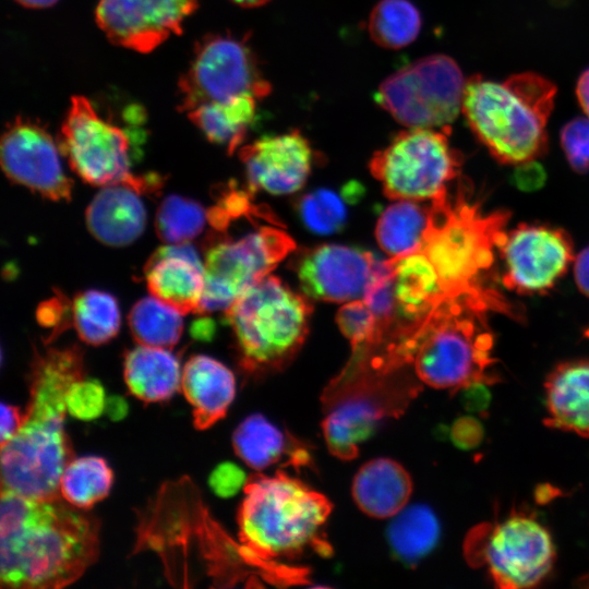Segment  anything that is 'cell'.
Listing matches in <instances>:
<instances>
[{
  "instance_id": "31",
  "label": "cell",
  "mask_w": 589,
  "mask_h": 589,
  "mask_svg": "<svg viewBox=\"0 0 589 589\" xmlns=\"http://www.w3.org/2000/svg\"><path fill=\"white\" fill-rule=\"evenodd\" d=\"M113 472L98 456L72 458L60 477L61 497L71 505L87 509L105 498L112 485Z\"/></svg>"
},
{
  "instance_id": "33",
  "label": "cell",
  "mask_w": 589,
  "mask_h": 589,
  "mask_svg": "<svg viewBox=\"0 0 589 589\" xmlns=\"http://www.w3.org/2000/svg\"><path fill=\"white\" fill-rule=\"evenodd\" d=\"M72 321L82 341L98 346L112 339L120 328V310L116 298L100 290L77 293L72 304Z\"/></svg>"
},
{
  "instance_id": "34",
  "label": "cell",
  "mask_w": 589,
  "mask_h": 589,
  "mask_svg": "<svg viewBox=\"0 0 589 589\" xmlns=\"http://www.w3.org/2000/svg\"><path fill=\"white\" fill-rule=\"evenodd\" d=\"M421 15L408 0H381L373 8L368 32L383 48L399 49L412 43L420 33Z\"/></svg>"
},
{
  "instance_id": "16",
  "label": "cell",
  "mask_w": 589,
  "mask_h": 589,
  "mask_svg": "<svg viewBox=\"0 0 589 589\" xmlns=\"http://www.w3.org/2000/svg\"><path fill=\"white\" fill-rule=\"evenodd\" d=\"M59 153L45 128L20 117L7 128L0 144L1 166L11 181L51 201H69L72 181Z\"/></svg>"
},
{
  "instance_id": "23",
  "label": "cell",
  "mask_w": 589,
  "mask_h": 589,
  "mask_svg": "<svg viewBox=\"0 0 589 589\" xmlns=\"http://www.w3.org/2000/svg\"><path fill=\"white\" fill-rule=\"evenodd\" d=\"M544 388L545 423L589 437V360L557 364L548 375Z\"/></svg>"
},
{
  "instance_id": "8",
  "label": "cell",
  "mask_w": 589,
  "mask_h": 589,
  "mask_svg": "<svg viewBox=\"0 0 589 589\" xmlns=\"http://www.w3.org/2000/svg\"><path fill=\"white\" fill-rule=\"evenodd\" d=\"M448 125L409 128L376 152L370 170L387 197L417 202L434 201L446 194L458 177L461 155L450 146Z\"/></svg>"
},
{
  "instance_id": "41",
  "label": "cell",
  "mask_w": 589,
  "mask_h": 589,
  "mask_svg": "<svg viewBox=\"0 0 589 589\" xmlns=\"http://www.w3.org/2000/svg\"><path fill=\"white\" fill-rule=\"evenodd\" d=\"M247 481L244 470L231 461L219 464L208 478L212 491L224 498L231 497L244 489Z\"/></svg>"
},
{
  "instance_id": "49",
  "label": "cell",
  "mask_w": 589,
  "mask_h": 589,
  "mask_svg": "<svg viewBox=\"0 0 589 589\" xmlns=\"http://www.w3.org/2000/svg\"><path fill=\"white\" fill-rule=\"evenodd\" d=\"M26 8L39 9L55 4L58 0H15Z\"/></svg>"
},
{
  "instance_id": "47",
  "label": "cell",
  "mask_w": 589,
  "mask_h": 589,
  "mask_svg": "<svg viewBox=\"0 0 589 589\" xmlns=\"http://www.w3.org/2000/svg\"><path fill=\"white\" fill-rule=\"evenodd\" d=\"M105 410L111 420H120L128 412V404L120 396H111L107 399Z\"/></svg>"
},
{
  "instance_id": "15",
  "label": "cell",
  "mask_w": 589,
  "mask_h": 589,
  "mask_svg": "<svg viewBox=\"0 0 589 589\" xmlns=\"http://www.w3.org/2000/svg\"><path fill=\"white\" fill-rule=\"evenodd\" d=\"M380 377L356 383L324 402L328 413L323 420V434L329 452L342 460L358 456L360 445L387 416L400 413L411 390L401 393Z\"/></svg>"
},
{
  "instance_id": "21",
  "label": "cell",
  "mask_w": 589,
  "mask_h": 589,
  "mask_svg": "<svg viewBox=\"0 0 589 589\" xmlns=\"http://www.w3.org/2000/svg\"><path fill=\"white\" fill-rule=\"evenodd\" d=\"M181 388L193 408L194 426L206 430L226 416L236 396V378L220 361L195 354L184 364Z\"/></svg>"
},
{
  "instance_id": "29",
  "label": "cell",
  "mask_w": 589,
  "mask_h": 589,
  "mask_svg": "<svg viewBox=\"0 0 589 589\" xmlns=\"http://www.w3.org/2000/svg\"><path fill=\"white\" fill-rule=\"evenodd\" d=\"M393 518L387 539L399 560L416 563L435 546L440 525L431 508L422 504L407 505Z\"/></svg>"
},
{
  "instance_id": "30",
  "label": "cell",
  "mask_w": 589,
  "mask_h": 589,
  "mask_svg": "<svg viewBox=\"0 0 589 589\" xmlns=\"http://www.w3.org/2000/svg\"><path fill=\"white\" fill-rule=\"evenodd\" d=\"M235 453L250 468L264 470L293 449L288 435L266 419L254 413L247 417L232 434Z\"/></svg>"
},
{
  "instance_id": "28",
  "label": "cell",
  "mask_w": 589,
  "mask_h": 589,
  "mask_svg": "<svg viewBox=\"0 0 589 589\" xmlns=\"http://www.w3.org/2000/svg\"><path fill=\"white\" fill-rule=\"evenodd\" d=\"M430 217V204L428 206L417 201L397 200L377 219L375 237L380 247L390 257L421 251Z\"/></svg>"
},
{
  "instance_id": "17",
  "label": "cell",
  "mask_w": 589,
  "mask_h": 589,
  "mask_svg": "<svg viewBox=\"0 0 589 589\" xmlns=\"http://www.w3.org/2000/svg\"><path fill=\"white\" fill-rule=\"evenodd\" d=\"M197 0H99L96 21L116 45L148 52L182 31Z\"/></svg>"
},
{
  "instance_id": "45",
  "label": "cell",
  "mask_w": 589,
  "mask_h": 589,
  "mask_svg": "<svg viewBox=\"0 0 589 589\" xmlns=\"http://www.w3.org/2000/svg\"><path fill=\"white\" fill-rule=\"evenodd\" d=\"M574 275L577 287L589 298V245L577 255Z\"/></svg>"
},
{
  "instance_id": "2",
  "label": "cell",
  "mask_w": 589,
  "mask_h": 589,
  "mask_svg": "<svg viewBox=\"0 0 589 589\" xmlns=\"http://www.w3.org/2000/svg\"><path fill=\"white\" fill-rule=\"evenodd\" d=\"M84 377L77 346L36 352L29 374V399L17 433L1 445V489L34 500L61 497L59 483L73 458L64 430L65 396Z\"/></svg>"
},
{
  "instance_id": "1",
  "label": "cell",
  "mask_w": 589,
  "mask_h": 589,
  "mask_svg": "<svg viewBox=\"0 0 589 589\" xmlns=\"http://www.w3.org/2000/svg\"><path fill=\"white\" fill-rule=\"evenodd\" d=\"M63 501L34 500L1 489L3 588H62L77 580L96 562L98 520Z\"/></svg>"
},
{
  "instance_id": "42",
  "label": "cell",
  "mask_w": 589,
  "mask_h": 589,
  "mask_svg": "<svg viewBox=\"0 0 589 589\" xmlns=\"http://www.w3.org/2000/svg\"><path fill=\"white\" fill-rule=\"evenodd\" d=\"M481 424L473 418L464 417L455 421L450 430L453 442L460 448H471L482 438Z\"/></svg>"
},
{
  "instance_id": "9",
  "label": "cell",
  "mask_w": 589,
  "mask_h": 589,
  "mask_svg": "<svg viewBox=\"0 0 589 589\" xmlns=\"http://www.w3.org/2000/svg\"><path fill=\"white\" fill-rule=\"evenodd\" d=\"M58 145L72 170L89 184H127L140 193H152L160 187L157 176L131 171L128 133L99 116L85 97H72Z\"/></svg>"
},
{
  "instance_id": "50",
  "label": "cell",
  "mask_w": 589,
  "mask_h": 589,
  "mask_svg": "<svg viewBox=\"0 0 589 589\" xmlns=\"http://www.w3.org/2000/svg\"><path fill=\"white\" fill-rule=\"evenodd\" d=\"M233 3L244 8H255L267 3L269 0H231Z\"/></svg>"
},
{
  "instance_id": "44",
  "label": "cell",
  "mask_w": 589,
  "mask_h": 589,
  "mask_svg": "<svg viewBox=\"0 0 589 589\" xmlns=\"http://www.w3.org/2000/svg\"><path fill=\"white\" fill-rule=\"evenodd\" d=\"M24 414L13 405L1 402V429L0 443L1 445L10 441L20 430Z\"/></svg>"
},
{
  "instance_id": "5",
  "label": "cell",
  "mask_w": 589,
  "mask_h": 589,
  "mask_svg": "<svg viewBox=\"0 0 589 589\" xmlns=\"http://www.w3.org/2000/svg\"><path fill=\"white\" fill-rule=\"evenodd\" d=\"M556 86L533 73L502 82L474 75L466 81L461 111L491 155L506 165H525L546 149V123Z\"/></svg>"
},
{
  "instance_id": "38",
  "label": "cell",
  "mask_w": 589,
  "mask_h": 589,
  "mask_svg": "<svg viewBox=\"0 0 589 589\" xmlns=\"http://www.w3.org/2000/svg\"><path fill=\"white\" fill-rule=\"evenodd\" d=\"M336 322L358 357L384 341L378 321L363 300L345 303L336 315Z\"/></svg>"
},
{
  "instance_id": "7",
  "label": "cell",
  "mask_w": 589,
  "mask_h": 589,
  "mask_svg": "<svg viewBox=\"0 0 589 589\" xmlns=\"http://www.w3.org/2000/svg\"><path fill=\"white\" fill-rule=\"evenodd\" d=\"M312 306L275 276L249 287L225 312L240 364L249 373L281 368L303 345Z\"/></svg>"
},
{
  "instance_id": "48",
  "label": "cell",
  "mask_w": 589,
  "mask_h": 589,
  "mask_svg": "<svg viewBox=\"0 0 589 589\" xmlns=\"http://www.w3.org/2000/svg\"><path fill=\"white\" fill-rule=\"evenodd\" d=\"M215 325L211 320H200L192 326V336L200 340H209L214 336Z\"/></svg>"
},
{
  "instance_id": "27",
  "label": "cell",
  "mask_w": 589,
  "mask_h": 589,
  "mask_svg": "<svg viewBox=\"0 0 589 589\" xmlns=\"http://www.w3.org/2000/svg\"><path fill=\"white\" fill-rule=\"evenodd\" d=\"M257 98L250 94L201 105L188 112L190 120L212 142L232 154L256 117Z\"/></svg>"
},
{
  "instance_id": "3",
  "label": "cell",
  "mask_w": 589,
  "mask_h": 589,
  "mask_svg": "<svg viewBox=\"0 0 589 589\" xmlns=\"http://www.w3.org/2000/svg\"><path fill=\"white\" fill-rule=\"evenodd\" d=\"M430 206L421 252L434 266L443 296L481 298L495 312L517 318L518 310L491 283L494 251L506 233L509 214L483 212L462 183L455 194L447 192Z\"/></svg>"
},
{
  "instance_id": "13",
  "label": "cell",
  "mask_w": 589,
  "mask_h": 589,
  "mask_svg": "<svg viewBox=\"0 0 589 589\" xmlns=\"http://www.w3.org/2000/svg\"><path fill=\"white\" fill-rule=\"evenodd\" d=\"M271 89L254 52L243 39L208 35L196 45L191 65L179 81V109L189 112L201 105L244 94L261 99Z\"/></svg>"
},
{
  "instance_id": "25",
  "label": "cell",
  "mask_w": 589,
  "mask_h": 589,
  "mask_svg": "<svg viewBox=\"0 0 589 589\" xmlns=\"http://www.w3.org/2000/svg\"><path fill=\"white\" fill-rule=\"evenodd\" d=\"M394 274L397 315L416 326L443 298L437 273L421 251L389 259Z\"/></svg>"
},
{
  "instance_id": "36",
  "label": "cell",
  "mask_w": 589,
  "mask_h": 589,
  "mask_svg": "<svg viewBox=\"0 0 589 589\" xmlns=\"http://www.w3.org/2000/svg\"><path fill=\"white\" fill-rule=\"evenodd\" d=\"M358 193L340 195L329 189L311 191L297 201V214L303 226L311 232L328 236L339 232L346 225L348 211L345 197Z\"/></svg>"
},
{
  "instance_id": "22",
  "label": "cell",
  "mask_w": 589,
  "mask_h": 589,
  "mask_svg": "<svg viewBox=\"0 0 589 589\" xmlns=\"http://www.w3.org/2000/svg\"><path fill=\"white\" fill-rule=\"evenodd\" d=\"M137 190L127 184L104 187L86 209L91 233L109 247H124L143 232L146 212Z\"/></svg>"
},
{
  "instance_id": "24",
  "label": "cell",
  "mask_w": 589,
  "mask_h": 589,
  "mask_svg": "<svg viewBox=\"0 0 589 589\" xmlns=\"http://www.w3.org/2000/svg\"><path fill=\"white\" fill-rule=\"evenodd\" d=\"M352 497L358 507L373 518H390L404 509L412 492L407 470L389 458L371 459L356 473Z\"/></svg>"
},
{
  "instance_id": "10",
  "label": "cell",
  "mask_w": 589,
  "mask_h": 589,
  "mask_svg": "<svg viewBox=\"0 0 589 589\" xmlns=\"http://www.w3.org/2000/svg\"><path fill=\"white\" fill-rule=\"evenodd\" d=\"M296 249L285 231L262 226L239 238L216 231L207 241L199 313L227 311L249 287Z\"/></svg>"
},
{
  "instance_id": "39",
  "label": "cell",
  "mask_w": 589,
  "mask_h": 589,
  "mask_svg": "<svg viewBox=\"0 0 589 589\" xmlns=\"http://www.w3.org/2000/svg\"><path fill=\"white\" fill-rule=\"evenodd\" d=\"M105 388L94 378H80L71 384L67 392V411L72 417L91 421L103 414L106 409Z\"/></svg>"
},
{
  "instance_id": "43",
  "label": "cell",
  "mask_w": 589,
  "mask_h": 589,
  "mask_svg": "<svg viewBox=\"0 0 589 589\" xmlns=\"http://www.w3.org/2000/svg\"><path fill=\"white\" fill-rule=\"evenodd\" d=\"M68 309L67 300L62 297L51 299L39 308L38 321L45 327H53L56 332L62 330L65 310Z\"/></svg>"
},
{
  "instance_id": "46",
  "label": "cell",
  "mask_w": 589,
  "mask_h": 589,
  "mask_svg": "<svg viewBox=\"0 0 589 589\" xmlns=\"http://www.w3.org/2000/svg\"><path fill=\"white\" fill-rule=\"evenodd\" d=\"M576 96L579 105L589 118V68L581 73L577 81Z\"/></svg>"
},
{
  "instance_id": "35",
  "label": "cell",
  "mask_w": 589,
  "mask_h": 589,
  "mask_svg": "<svg viewBox=\"0 0 589 589\" xmlns=\"http://www.w3.org/2000/svg\"><path fill=\"white\" fill-rule=\"evenodd\" d=\"M208 223V211L197 202L179 195L163 200L155 219L158 237L166 243H185L196 238Z\"/></svg>"
},
{
  "instance_id": "32",
  "label": "cell",
  "mask_w": 589,
  "mask_h": 589,
  "mask_svg": "<svg viewBox=\"0 0 589 589\" xmlns=\"http://www.w3.org/2000/svg\"><path fill=\"white\" fill-rule=\"evenodd\" d=\"M182 313L156 297H145L131 309L128 322L139 345L172 348L182 330Z\"/></svg>"
},
{
  "instance_id": "11",
  "label": "cell",
  "mask_w": 589,
  "mask_h": 589,
  "mask_svg": "<svg viewBox=\"0 0 589 589\" xmlns=\"http://www.w3.org/2000/svg\"><path fill=\"white\" fill-rule=\"evenodd\" d=\"M465 552L471 564L485 565L492 580L502 589L538 585L555 560L551 534L524 512L473 529L466 540Z\"/></svg>"
},
{
  "instance_id": "40",
  "label": "cell",
  "mask_w": 589,
  "mask_h": 589,
  "mask_svg": "<svg viewBox=\"0 0 589 589\" xmlns=\"http://www.w3.org/2000/svg\"><path fill=\"white\" fill-rule=\"evenodd\" d=\"M561 144L575 171H589V118L578 117L567 122L561 131Z\"/></svg>"
},
{
  "instance_id": "20",
  "label": "cell",
  "mask_w": 589,
  "mask_h": 589,
  "mask_svg": "<svg viewBox=\"0 0 589 589\" xmlns=\"http://www.w3.org/2000/svg\"><path fill=\"white\" fill-rule=\"evenodd\" d=\"M152 296L182 314L199 313L204 290V263L192 244L167 243L144 267Z\"/></svg>"
},
{
  "instance_id": "12",
  "label": "cell",
  "mask_w": 589,
  "mask_h": 589,
  "mask_svg": "<svg viewBox=\"0 0 589 589\" xmlns=\"http://www.w3.org/2000/svg\"><path fill=\"white\" fill-rule=\"evenodd\" d=\"M466 81L448 56L421 58L384 80L377 104L407 128L448 125L461 109Z\"/></svg>"
},
{
  "instance_id": "18",
  "label": "cell",
  "mask_w": 589,
  "mask_h": 589,
  "mask_svg": "<svg viewBox=\"0 0 589 589\" xmlns=\"http://www.w3.org/2000/svg\"><path fill=\"white\" fill-rule=\"evenodd\" d=\"M375 256L365 250L342 244H322L305 250L294 266L309 298L346 302L362 298Z\"/></svg>"
},
{
  "instance_id": "4",
  "label": "cell",
  "mask_w": 589,
  "mask_h": 589,
  "mask_svg": "<svg viewBox=\"0 0 589 589\" xmlns=\"http://www.w3.org/2000/svg\"><path fill=\"white\" fill-rule=\"evenodd\" d=\"M489 311L493 306L481 298H443L406 339L404 363H412L419 380L433 388L457 392L496 383Z\"/></svg>"
},
{
  "instance_id": "19",
  "label": "cell",
  "mask_w": 589,
  "mask_h": 589,
  "mask_svg": "<svg viewBox=\"0 0 589 589\" xmlns=\"http://www.w3.org/2000/svg\"><path fill=\"white\" fill-rule=\"evenodd\" d=\"M239 153L250 191L262 190L273 195L300 190L314 160L311 145L299 130L263 136Z\"/></svg>"
},
{
  "instance_id": "6",
  "label": "cell",
  "mask_w": 589,
  "mask_h": 589,
  "mask_svg": "<svg viewBox=\"0 0 589 589\" xmlns=\"http://www.w3.org/2000/svg\"><path fill=\"white\" fill-rule=\"evenodd\" d=\"M243 491L237 521L248 557H294L308 548H327L322 528L332 504L323 494L283 471L250 477Z\"/></svg>"
},
{
  "instance_id": "26",
  "label": "cell",
  "mask_w": 589,
  "mask_h": 589,
  "mask_svg": "<svg viewBox=\"0 0 589 589\" xmlns=\"http://www.w3.org/2000/svg\"><path fill=\"white\" fill-rule=\"evenodd\" d=\"M181 375L179 360L168 348L139 345L124 357L128 389L145 402L171 398L181 386Z\"/></svg>"
},
{
  "instance_id": "14",
  "label": "cell",
  "mask_w": 589,
  "mask_h": 589,
  "mask_svg": "<svg viewBox=\"0 0 589 589\" xmlns=\"http://www.w3.org/2000/svg\"><path fill=\"white\" fill-rule=\"evenodd\" d=\"M498 251L503 286L525 296L549 291L574 259L569 235L546 225H518L505 233Z\"/></svg>"
},
{
  "instance_id": "37",
  "label": "cell",
  "mask_w": 589,
  "mask_h": 589,
  "mask_svg": "<svg viewBox=\"0 0 589 589\" xmlns=\"http://www.w3.org/2000/svg\"><path fill=\"white\" fill-rule=\"evenodd\" d=\"M362 300L375 314L383 332L384 340L387 334H392L394 337L396 332L393 327L397 316V308L390 260L385 261L375 257Z\"/></svg>"
}]
</instances>
